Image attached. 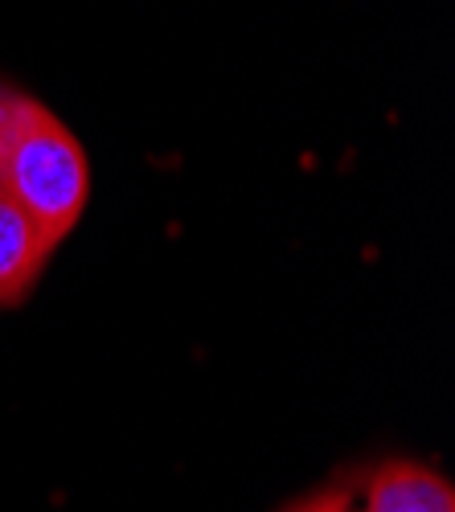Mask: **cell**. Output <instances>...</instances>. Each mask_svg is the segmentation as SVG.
Returning a JSON list of instances; mask_svg holds the SVG:
<instances>
[{
  "instance_id": "obj_1",
  "label": "cell",
  "mask_w": 455,
  "mask_h": 512,
  "mask_svg": "<svg viewBox=\"0 0 455 512\" xmlns=\"http://www.w3.org/2000/svg\"><path fill=\"white\" fill-rule=\"evenodd\" d=\"M0 189L54 246L70 238L91 197V164L70 127L13 87H0Z\"/></svg>"
},
{
  "instance_id": "obj_3",
  "label": "cell",
  "mask_w": 455,
  "mask_h": 512,
  "mask_svg": "<svg viewBox=\"0 0 455 512\" xmlns=\"http://www.w3.org/2000/svg\"><path fill=\"white\" fill-rule=\"evenodd\" d=\"M357 512H455V492L427 463L390 459L365 480Z\"/></svg>"
},
{
  "instance_id": "obj_4",
  "label": "cell",
  "mask_w": 455,
  "mask_h": 512,
  "mask_svg": "<svg viewBox=\"0 0 455 512\" xmlns=\"http://www.w3.org/2000/svg\"><path fill=\"white\" fill-rule=\"evenodd\" d=\"M287 512H357V504H353V492L337 488V492H316V496L300 500L296 508H287Z\"/></svg>"
},
{
  "instance_id": "obj_2",
  "label": "cell",
  "mask_w": 455,
  "mask_h": 512,
  "mask_svg": "<svg viewBox=\"0 0 455 512\" xmlns=\"http://www.w3.org/2000/svg\"><path fill=\"white\" fill-rule=\"evenodd\" d=\"M58 246L37 230L29 213L0 189V308H17L37 287Z\"/></svg>"
}]
</instances>
